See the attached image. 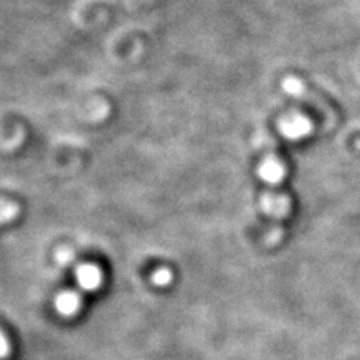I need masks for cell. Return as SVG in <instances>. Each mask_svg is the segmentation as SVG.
I'll use <instances>...</instances> for the list:
<instances>
[{
	"label": "cell",
	"mask_w": 360,
	"mask_h": 360,
	"mask_svg": "<svg viewBox=\"0 0 360 360\" xmlns=\"http://www.w3.org/2000/svg\"><path fill=\"white\" fill-rule=\"evenodd\" d=\"M56 260H58L60 266H70L75 260L74 251L70 250V248H62V250H59L58 254H56Z\"/></svg>",
	"instance_id": "52a82bcc"
},
{
	"label": "cell",
	"mask_w": 360,
	"mask_h": 360,
	"mask_svg": "<svg viewBox=\"0 0 360 360\" xmlns=\"http://www.w3.org/2000/svg\"><path fill=\"white\" fill-rule=\"evenodd\" d=\"M75 279L83 291L94 292L103 284V274L95 264H80L75 269Z\"/></svg>",
	"instance_id": "3957f363"
},
{
	"label": "cell",
	"mask_w": 360,
	"mask_h": 360,
	"mask_svg": "<svg viewBox=\"0 0 360 360\" xmlns=\"http://www.w3.org/2000/svg\"><path fill=\"white\" fill-rule=\"evenodd\" d=\"M172 281H173V272H172L170 269H167V267H161V269L155 270L153 275H152V283L156 287L170 285Z\"/></svg>",
	"instance_id": "5b68a950"
},
{
	"label": "cell",
	"mask_w": 360,
	"mask_h": 360,
	"mask_svg": "<svg viewBox=\"0 0 360 360\" xmlns=\"http://www.w3.org/2000/svg\"><path fill=\"white\" fill-rule=\"evenodd\" d=\"M9 342L6 340V336L0 332V360H4L5 357H8L9 354Z\"/></svg>",
	"instance_id": "ba28073f"
},
{
	"label": "cell",
	"mask_w": 360,
	"mask_h": 360,
	"mask_svg": "<svg viewBox=\"0 0 360 360\" xmlns=\"http://www.w3.org/2000/svg\"><path fill=\"white\" fill-rule=\"evenodd\" d=\"M314 129L312 122L303 115L295 112L279 122V131L288 140H300L311 135Z\"/></svg>",
	"instance_id": "7a4b0ae2"
},
{
	"label": "cell",
	"mask_w": 360,
	"mask_h": 360,
	"mask_svg": "<svg viewBox=\"0 0 360 360\" xmlns=\"http://www.w3.org/2000/svg\"><path fill=\"white\" fill-rule=\"evenodd\" d=\"M18 213V207L14 202H0V222L5 224L15 219Z\"/></svg>",
	"instance_id": "8992f818"
},
{
	"label": "cell",
	"mask_w": 360,
	"mask_h": 360,
	"mask_svg": "<svg viewBox=\"0 0 360 360\" xmlns=\"http://www.w3.org/2000/svg\"><path fill=\"white\" fill-rule=\"evenodd\" d=\"M283 89L285 90V92L290 96L302 99L303 103L312 105L324 117V120L329 123V127L335 125L336 120H338V116L335 115V111L328 105V103H326V101H323L319 96H315L311 92V90L305 84H303V82L299 80V78H296V77H287L285 80L283 82Z\"/></svg>",
	"instance_id": "6da1fadb"
},
{
	"label": "cell",
	"mask_w": 360,
	"mask_h": 360,
	"mask_svg": "<svg viewBox=\"0 0 360 360\" xmlns=\"http://www.w3.org/2000/svg\"><path fill=\"white\" fill-rule=\"evenodd\" d=\"M54 307H56V311H58L62 317L71 319L78 314V311H80L82 297L78 292L66 290V291H62L60 295H58V297H56Z\"/></svg>",
	"instance_id": "277c9868"
}]
</instances>
